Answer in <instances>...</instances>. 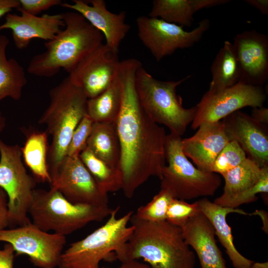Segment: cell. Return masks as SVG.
I'll return each instance as SVG.
<instances>
[{
  "instance_id": "obj_14",
  "label": "cell",
  "mask_w": 268,
  "mask_h": 268,
  "mask_svg": "<svg viewBox=\"0 0 268 268\" xmlns=\"http://www.w3.org/2000/svg\"><path fill=\"white\" fill-rule=\"evenodd\" d=\"M120 62L118 52L103 43L84 58L68 76L88 99L93 98L113 81Z\"/></svg>"
},
{
  "instance_id": "obj_31",
  "label": "cell",
  "mask_w": 268,
  "mask_h": 268,
  "mask_svg": "<svg viewBox=\"0 0 268 268\" xmlns=\"http://www.w3.org/2000/svg\"><path fill=\"white\" fill-rule=\"evenodd\" d=\"M173 199L170 192L160 189L148 203L139 207L134 215L139 219L147 221H165L168 207Z\"/></svg>"
},
{
  "instance_id": "obj_32",
  "label": "cell",
  "mask_w": 268,
  "mask_h": 268,
  "mask_svg": "<svg viewBox=\"0 0 268 268\" xmlns=\"http://www.w3.org/2000/svg\"><path fill=\"white\" fill-rule=\"evenodd\" d=\"M245 151L234 141H229L216 158L211 172L222 175L236 167L246 158Z\"/></svg>"
},
{
  "instance_id": "obj_28",
  "label": "cell",
  "mask_w": 268,
  "mask_h": 268,
  "mask_svg": "<svg viewBox=\"0 0 268 268\" xmlns=\"http://www.w3.org/2000/svg\"><path fill=\"white\" fill-rule=\"evenodd\" d=\"M268 170L247 158L241 164L221 175L224 180L223 195L239 193L255 185Z\"/></svg>"
},
{
  "instance_id": "obj_10",
  "label": "cell",
  "mask_w": 268,
  "mask_h": 268,
  "mask_svg": "<svg viewBox=\"0 0 268 268\" xmlns=\"http://www.w3.org/2000/svg\"><path fill=\"white\" fill-rule=\"evenodd\" d=\"M136 23L139 39L157 61L179 49L193 46L210 27V21L206 18L190 31L178 25L149 16L137 17Z\"/></svg>"
},
{
  "instance_id": "obj_7",
  "label": "cell",
  "mask_w": 268,
  "mask_h": 268,
  "mask_svg": "<svg viewBox=\"0 0 268 268\" xmlns=\"http://www.w3.org/2000/svg\"><path fill=\"white\" fill-rule=\"evenodd\" d=\"M163 81L153 77L141 66L135 74V88L141 106L149 118L166 126L171 133L182 136L193 122L196 107L185 108L177 88L190 78Z\"/></svg>"
},
{
  "instance_id": "obj_8",
  "label": "cell",
  "mask_w": 268,
  "mask_h": 268,
  "mask_svg": "<svg viewBox=\"0 0 268 268\" xmlns=\"http://www.w3.org/2000/svg\"><path fill=\"white\" fill-rule=\"evenodd\" d=\"M182 139L171 133L166 136L167 165L162 171L160 189L168 191L174 199L185 201L213 196L221 184L220 177L193 165L182 150Z\"/></svg>"
},
{
  "instance_id": "obj_21",
  "label": "cell",
  "mask_w": 268,
  "mask_h": 268,
  "mask_svg": "<svg viewBox=\"0 0 268 268\" xmlns=\"http://www.w3.org/2000/svg\"><path fill=\"white\" fill-rule=\"evenodd\" d=\"M200 211L213 225L215 235L225 249L226 253L234 268H250L254 261L243 256L236 248L231 229L227 220V215L231 213L251 215L236 208L220 206L210 201L206 198L197 201Z\"/></svg>"
},
{
  "instance_id": "obj_42",
  "label": "cell",
  "mask_w": 268,
  "mask_h": 268,
  "mask_svg": "<svg viewBox=\"0 0 268 268\" xmlns=\"http://www.w3.org/2000/svg\"><path fill=\"white\" fill-rule=\"evenodd\" d=\"M250 268H268V262H254L252 264Z\"/></svg>"
},
{
  "instance_id": "obj_9",
  "label": "cell",
  "mask_w": 268,
  "mask_h": 268,
  "mask_svg": "<svg viewBox=\"0 0 268 268\" xmlns=\"http://www.w3.org/2000/svg\"><path fill=\"white\" fill-rule=\"evenodd\" d=\"M0 187L8 198L9 227L31 222L28 216L33 200L35 181L22 162L21 147L0 139Z\"/></svg>"
},
{
  "instance_id": "obj_43",
  "label": "cell",
  "mask_w": 268,
  "mask_h": 268,
  "mask_svg": "<svg viewBox=\"0 0 268 268\" xmlns=\"http://www.w3.org/2000/svg\"><path fill=\"white\" fill-rule=\"evenodd\" d=\"M6 126V119L2 115L1 112L0 111V133H1Z\"/></svg>"
},
{
  "instance_id": "obj_33",
  "label": "cell",
  "mask_w": 268,
  "mask_h": 268,
  "mask_svg": "<svg viewBox=\"0 0 268 268\" xmlns=\"http://www.w3.org/2000/svg\"><path fill=\"white\" fill-rule=\"evenodd\" d=\"M200 212L197 201L189 203L185 201L173 199L168 207L166 220L181 227L190 218Z\"/></svg>"
},
{
  "instance_id": "obj_3",
  "label": "cell",
  "mask_w": 268,
  "mask_h": 268,
  "mask_svg": "<svg viewBox=\"0 0 268 268\" xmlns=\"http://www.w3.org/2000/svg\"><path fill=\"white\" fill-rule=\"evenodd\" d=\"M65 29L46 41V51L34 56L28 67L29 73L52 77L62 68L70 73L87 55L103 44L104 36L80 13H62Z\"/></svg>"
},
{
  "instance_id": "obj_35",
  "label": "cell",
  "mask_w": 268,
  "mask_h": 268,
  "mask_svg": "<svg viewBox=\"0 0 268 268\" xmlns=\"http://www.w3.org/2000/svg\"><path fill=\"white\" fill-rule=\"evenodd\" d=\"M19 7L17 10H22L30 14L37 15L53 6L61 5V0H19Z\"/></svg>"
},
{
  "instance_id": "obj_22",
  "label": "cell",
  "mask_w": 268,
  "mask_h": 268,
  "mask_svg": "<svg viewBox=\"0 0 268 268\" xmlns=\"http://www.w3.org/2000/svg\"><path fill=\"white\" fill-rule=\"evenodd\" d=\"M229 0H154L148 16L183 27L191 26L197 11L230 2Z\"/></svg>"
},
{
  "instance_id": "obj_19",
  "label": "cell",
  "mask_w": 268,
  "mask_h": 268,
  "mask_svg": "<svg viewBox=\"0 0 268 268\" xmlns=\"http://www.w3.org/2000/svg\"><path fill=\"white\" fill-rule=\"evenodd\" d=\"M198 128L193 136L182 139L181 148L198 168L211 172L216 158L229 141L222 121L202 124Z\"/></svg>"
},
{
  "instance_id": "obj_17",
  "label": "cell",
  "mask_w": 268,
  "mask_h": 268,
  "mask_svg": "<svg viewBox=\"0 0 268 268\" xmlns=\"http://www.w3.org/2000/svg\"><path fill=\"white\" fill-rule=\"evenodd\" d=\"M73 3L63 2L61 6L80 13L93 27L100 31L106 39V44L119 52L122 40L130 31L131 26L125 22L126 13L110 12L104 0H73Z\"/></svg>"
},
{
  "instance_id": "obj_30",
  "label": "cell",
  "mask_w": 268,
  "mask_h": 268,
  "mask_svg": "<svg viewBox=\"0 0 268 268\" xmlns=\"http://www.w3.org/2000/svg\"><path fill=\"white\" fill-rule=\"evenodd\" d=\"M268 170L253 186L239 193L231 195H223L215 199L213 202L221 206L236 208L240 205L254 202L258 200L257 195L268 194Z\"/></svg>"
},
{
  "instance_id": "obj_16",
  "label": "cell",
  "mask_w": 268,
  "mask_h": 268,
  "mask_svg": "<svg viewBox=\"0 0 268 268\" xmlns=\"http://www.w3.org/2000/svg\"><path fill=\"white\" fill-rule=\"evenodd\" d=\"M221 121L229 141L237 142L247 157L260 167L268 166V134L266 125L240 110Z\"/></svg>"
},
{
  "instance_id": "obj_24",
  "label": "cell",
  "mask_w": 268,
  "mask_h": 268,
  "mask_svg": "<svg viewBox=\"0 0 268 268\" xmlns=\"http://www.w3.org/2000/svg\"><path fill=\"white\" fill-rule=\"evenodd\" d=\"M9 43L8 38L0 32V102L7 97L19 100L27 82L24 68L15 59L7 58Z\"/></svg>"
},
{
  "instance_id": "obj_15",
  "label": "cell",
  "mask_w": 268,
  "mask_h": 268,
  "mask_svg": "<svg viewBox=\"0 0 268 268\" xmlns=\"http://www.w3.org/2000/svg\"><path fill=\"white\" fill-rule=\"evenodd\" d=\"M232 45L241 69L239 82L262 86L268 79V36L246 30L234 37Z\"/></svg>"
},
{
  "instance_id": "obj_26",
  "label": "cell",
  "mask_w": 268,
  "mask_h": 268,
  "mask_svg": "<svg viewBox=\"0 0 268 268\" xmlns=\"http://www.w3.org/2000/svg\"><path fill=\"white\" fill-rule=\"evenodd\" d=\"M122 90L117 72L109 86L98 96L88 99L86 114L94 123H116L122 103Z\"/></svg>"
},
{
  "instance_id": "obj_37",
  "label": "cell",
  "mask_w": 268,
  "mask_h": 268,
  "mask_svg": "<svg viewBox=\"0 0 268 268\" xmlns=\"http://www.w3.org/2000/svg\"><path fill=\"white\" fill-rule=\"evenodd\" d=\"M14 253L10 244L4 245L3 249L0 250V268H13Z\"/></svg>"
},
{
  "instance_id": "obj_5",
  "label": "cell",
  "mask_w": 268,
  "mask_h": 268,
  "mask_svg": "<svg viewBox=\"0 0 268 268\" xmlns=\"http://www.w3.org/2000/svg\"><path fill=\"white\" fill-rule=\"evenodd\" d=\"M119 206L113 209L107 221L83 239L71 243L60 258L59 268H100L102 260L125 261L126 243L134 230L128 226L133 214L129 211L117 217Z\"/></svg>"
},
{
  "instance_id": "obj_38",
  "label": "cell",
  "mask_w": 268,
  "mask_h": 268,
  "mask_svg": "<svg viewBox=\"0 0 268 268\" xmlns=\"http://www.w3.org/2000/svg\"><path fill=\"white\" fill-rule=\"evenodd\" d=\"M255 121L266 125L268 124V109L266 107L253 108L250 116Z\"/></svg>"
},
{
  "instance_id": "obj_20",
  "label": "cell",
  "mask_w": 268,
  "mask_h": 268,
  "mask_svg": "<svg viewBox=\"0 0 268 268\" xmlns=\"http://www.w3.org/2000/svg\"><path fill=\"white\" fill-rule=\"evenodd\" d=\"M186 243L195 251L201 268H227L218 247L214 228L201 212L181 227Z\"/></svg>"
},
{
  "instance_id": "obj_18",
  "label": "cell",
  "mask_w": 268,
  "mask_h": 268,
  "mask_svg": "<svg viewBox=\"0 0 268 268\" xmlns=\"http://www.w3.org/2000/svg\"><path fill=\"white\" fill-rule=\"evenodd\" d=\"M19 11L21 15L9 13L5 15L4 22L0 25V32L11 30L14 43L20 50L27 47L33 39H53L61 27L65 26L62 13L38 16Z\"/></svg>"
},
{
  "instance_id": "obj_2",
  "label": "cell",
  "mask_w": 268,
  "mask_h": 268,
  "mask_svg": "<svg viewBox=\"0 0 268 268\" xmlns=\"http://www.w3.org/2000/svg\"><path fill=\"white\" fill-rule=\"evenodd\" d=\"M130 222L134 230L126 245L124 262L141 259L152 268H195V254L181 227L166 220H140L134 214Z\"/></svg>"
},
{
  "instance_id": "obj_27",
  "label": "cell",
  "mask_w": 268,
  "mask_h": 268,
  "mask_svg": "<svg viewBox=\"0 0 268 268\" xmlns=\"http://www.w3.org/2000/svg\"><path fill=\"white\" fill-rule=\"evenodd\" d=\"M48 136L46 132L34 131L26 135L22 156L36 179L51 184L52 180L48 162Z\"/></svg>"
},
{
  "instance_id": "obj_41",
  "label": "cell",
  "mask_w": 268,
  "mask_h": 268,
  "mask_svg": "<svg viewBox=\"0 0 268 268\" xmlns=\"http://www.w3.org/2000/svg\"><path fill=\"white\" fill-rule=\"evenodd\" d=\"M117 268H152L148 264L136 260H128L121 263Z\"/></svg>"
},
{
  "instance_id": "obj_29",
  "label": "cell",
  "mask_w": 268,
  "mask_h": 268,
  "mask_svg": "<svg viewBox=\"0 0 268 268\" xmlns=\"http://www.w3.org/2000/svg\"><path fill=\"white\" fill-rule=\"evenodd\" d=\"M79 157L103 192L108 194L122 189V178L119 169L108 166L87 147L80 153Z\"/></svg>"
},
{
  "instance_id": "obj_39",
  "label": "cell",
  "mask_w": 268,
  "mask_h": 268,
  "mask_svg": "<svg viewBox=\"0 0 268 268\" xmlns=\"http://www.w3.org/2000/svg\"><path fill=\"white\" fill-rule=\"evenodd\" d=\"M19 6V0H0V18Z\"/></svg>"
},
{
  "instance_id": "obj_40",
  "label": "cell",
  "mask_w": 268,
  "mask_h": 268,
  "mask_svg": "<svg viewBox=\"0 0 268 268\" xmlns=\"http://www.w3.org/2000/svg\"><path fill=\"white\" fill-rule=\"evenodd\" d=\"M245 1L251 6L256 8L262 14H268V0H246Z\"/></svg>"
},
{
  "instance_id": "obj_34",
  "label": "cell",
  "mask_w": 268,
  "mask_h": 268,
  "mask_svg": "<svg viewBox=\"0 0 268 268\" xmlns=\"http://www.w3.org/2000/svg\"><path fill=\"white\" fill-rule=\"evenodd\" d=\"M93 121L86 114L75 129L68 145L67 156L77 157L87 147Z\"/></svg>"
},
{
  "instance_id": "obj_6",
  "label": "cell",
  "mask_w": 268,
  "mask_h": 268,
  "mask_svg": "<svg viewBox=\"0 0 268 268\" xmlns=\"http://www.w3.org/2000/svg\"><path fill=\"white\" fill-rule=\"evenodd\" d=\"M113 209L109 205L71 203L60 192L50 188L49 190L35 189L28 214L32 223L41 230L66 236L91 222L103 220Z\"/></svg>"
},
{
  "instance_id": "obj_4",
  "label": "cell",
  "mask_w": 268,
  "mask_h": 268,
  "mask_svg": "<svg viewBox=\"0 0 268 268\" xmlns=\"http://www.w3.org/2000/svg\"><path fill=\"white\" fill-rule=\"evenodd\" d=\"M50 103L39 123L45 125L52 137L48 162L50 173L59 167L65 157L72 134L86 114L88 98L68 76L49 92Z\"/></svg>"
},
{
  "instance_id": "obj_23",
  "label": "cell",
  "mask_w": 268,
  "mask_h": 268,
  "mask_svg": "<svg viewBox=\"0 0 268 268\" xmlns=\"http://www.w3.org/2000/svg\"><path fill=\"white\" fill-rule=\"evenodd\" d=\"M87 147L108 166L119 169L121 148L116 123H94Z\"/></svg>"
},
{
  "instance_id": "obj_1",
  "label": "cell",
  "mask_w": 268,
  "mask_h": 268,
  "mask_svg": "<svg viewBox=\"0 0 268 268\" xmlns=\"http://www.w3.org/2000/svg\"><path fill=\"white\" fill-rule=\"evenodd\" d=\"M142 66L130 58L120 61L117 70L122 90L120 112L116 122L121 156L119 169L125 196L131 199L150 177L160 179L166 165L167 134L143 110L135 88V74Z\"/></svg>"
},
{
  "instance_id": "obj_25",
  "label": "cell",
  "mask_w": 268,
  "mask_h": 268,
  "mask_svg": "<svg viewBox=\"0 0 268 268\" xmlns=\"http://www.w3.org/2000/svg\"><path fill=\"white\" fill-rule=\"evenodd\" d=\"M212 79L208 90L218 91L240 80L241 69L232 43L226 40L217 54L210 68Z\"/></svg>"
},
{
  "instance_id": "obj_12",
  "label": "cell",
  "mask_w": 268,
  "mask_h": 268,
  "mask_svg": "<svg viewBox=\"0 0 268 268\" xmlns=\"http://www.w3.org/2000/svg\"><path fill=\"white\" fill-rule=\"evenodd\" d=\"M267 99L262 86L238 82L218 91L208 90L196 106V113L191 127L219 122L246 107H261Z\"/></svg>"
},
{
  "instance_id": "obj_13",
  "label": "cell",
  "mask_w": 268,
  "mask_h": 268,
  "mask_svg": "<svg viewBox=\"0 0 268 268\" xmlns=\"http://www.w3.org/2000/svg\"><path fill=\"white\" fill-rule=\"evenodd\" d=\"M50 175V188L60 192L71 203L108 205V194L100 189L79 156L65 157Z\"/></svg>"
},
{
  "instance_id": "obj_36",
  "label": "cell",
  "mask_w": 268,
  "mask_h": 268,
  "mask_svg": "<svg viewBox=\"0 0 268 268\" xmlns=\"http://www.w3.org/2000/svg\"><path fill=\"white\" fill-rule=\"evenodd\" d=\"M9 227L8 198L5 191L0 187V230Z\"/></svg>"
},
{
  "instance_id": "obj_11",
  "label": "cell",
  "mask_w": 268,
  "mask_h": 268,
  "mask_svg": "<svg viewBox=\"0 0 268 268\" xmlns=\"http://www.w3.org/2000/svg\"><path fill=\"white\" fill-rule=\"evenodd\" d=\"M0 242L10 244L15 256L26 255L39 268L58 267L67 240L64 235L49 233L32 222L9 229L0 230Z\"/></svg>"
}]
</instances>
